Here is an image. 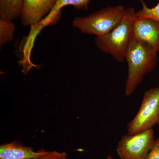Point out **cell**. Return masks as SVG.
Masks as SVG:
<instances>
[{
  "label": "cell",
  "mask_w": 159,
  "mask_h": 159,
  "mask_svg": "<svg viewBox=\"0 0 159 159\" xmlns=\"http://www.w3.org/2000/svg\"><path fill=\"white\" fill-rule=\"evenodd\" d=\"M128 76L125 94L129 97L142 83L146 74L153 70L158 61L157 52L147 43L133 38L126 51Z\"/></svg>",
  "instance_id": "obj_1"
},
{
  "label": "cell",
  "mask_w": 159,
  "mask_h": 159,
  "mask_svg": "<svg viewBox=\"0 0 159 159\" xmlns=\"http://www.w3.org/2000/svg\"><path fill=\"white\" fill-rule=\"evenodd\" d=\"M136 11L133 7L125 9L122 20L107 34L96 37L95 44L99 50L110 54L118 62L125 61L126 51L133 38Z\"/></svg>",
  "instance_id": "obj_2"
},
{
  "label": "cell",
  "mask_w": 159,
  "mask_h": 159,
  "mask_svg": "<svg viewBox=\"0 0 159 159\" xmlns=\"http://www.w3.org/2000/svg\"><path fill=\"white\" fill-rule=\"evenodd\" d=\"M125 9L121 5L109 6L84 17H77L72 25L82 33L100 37L107 34L122 20Z\"/></svg>",
  "instance_id": "obj_3"
},
{
  "label": "cell",
  "mask_w": 159,
  "mask_h": 159,
  "mask_svg": "<svg viewBox=\"0 0 159 159\" xmlns=\"http://www.w3.org/2000/svg\"><path fill=\"white\" fill-rule=\"evenodd\" d=\"M159 123V87H155L145 92L138 113L127 125V134L151 129Z\"/></svg>",
  "instance_id": "obj_4"
},
{
  "label": "cell",
  "mask_w": 159,
  "mask_h": 159,
  "mask_svg": "<svg viewBox=\"0 0 159 159\" xmlns=\"http://www.w3.org/2000/svg\"><path fill=\"white\" fill-rule=\"evenodd\" d=\"M155 140L152 128L134 134H126L118 143L117 154L121 159H147Z\"/></svg>",
  "instance_id": "obj_5"
},
{
  "label": "cell",
  "mask_w": 159,
  "mask_h": 159,
  "mask_svg": "<svg viewBox=\"0 0 159 159\" xmlns=\"http://www.w3.org/2000/svg\"><path fill=\"white\" fill-rule=\"evenodd\" d=\"M91 0H56L54 8L50 13L39 23L31 26L30 33L27 38L26 44L33 47L35 38L44 28L55 24L58 20L61 14V9L65 6H72L77 9H88Z\"/></svg>",
  "instance_id": "obj_6"
},
{
  "label": "cell",
  "mask_w": 159,
  "mask_h": 159,
  "mask_svg": "<svg viewBox=\"0 0 159 159\" xmlns=\"http://www.w3.org/2000/svg\"><path fill=\"white\" fill-rule=\"evenodd\" d=\"M56 0H24L20 17L23 25L33 26L41 21L54 8Z\"/></svg>",
  "instance_id": "obj_7"
},
{
  "label": "cell",
  "mask_w": 159,
  "mask_h": 159,
  "mask_svg": "<svg viewBox=\"0 0 159 159\" xmlns=\"http://www.w3.org/2000/svg\"><path fill=\"white\" fill-rule=\"evenodd\" d=\"M133 38L147 43L157 52L159 51V22L150 18L135 17Z\"/></svg>",
  "instance_id": "obj_8"
},
{
  "label": "cell",
  "mask_w": 159,
  "mask_h": 159,
  "mask_svg": "<svg viewBox=\"0 0 159 159\" xmlns=\"http://www.w3.org/2000/svg\"><path fill=\"white\" fill-rule=\"evenodd\" d=\"M48 152L43 149L34 151L31 147L24 146L19 142L6 143L0 146V159H32Z\"/></svg>",
  "instance_id": "obj_9"
},
{
  "label": "cell",
  "mask_w": 159,
  "mask_h": 159,
  "mask_svg": "<svg viewBox=\"0 0 159 159\" xmlns=\"http://www.w3.org/2000/svg\"><path fill=\"white\" fill-rule=\"evenodd\" d=\"M24 0H0V18L12 21L20 16Z\"/></svg>",
  "instance_id": "obj_10"
},
{
  "label": "cell",
  "mask_w": 159,
  "mask_h": 159,
  "mask_svg": "<svg viewBox=\"0 0 159 159\" xmlns=\"http://www.w3.org/2000/svg\"><path fill=\"white\" fill-rule=\"evenodd\" d=\"M15 27L11 21L0 20V44L2 46L14 38Z\"/></svg>",
  "instance_id": "obj_11"
},
{
  "label": "cell",
  "mask_w": 159,
  "mask_h": 159,
  "mask_svg": "<svg viewBox=\"0 0 159 159\" xmlns=\"http://www.w3.org/2000/svg\"><path fill=\"white\" fill-rule=\"evenodd\" d=\"M143 8L136 11V16L141 18L152 19L159 22V2L153 8H149L146 6L143 0H142Z\"/></svg>",
  "instance_id": "obj_12"
},
{
  "label": "cell",
  "mask_w": 159,
  "mask_h": 159,
  "mask_svg": "<svg viewBox=\"0 0 159 159\" xmlns=\"http://www.w3.org/2000/svg\"><path fill=\"white\" fill-rule=\"evenodd\" d=\"M67 154L65 152H58L54 151L48 152V153L42 156L32 159H67Z\"/></svg>",
  "instance_id": "obj_13"
},
{
  "label": "cell",
  "mask_w": 159,
  "mask_h": 159,
  "mask_svg": "<svg viewBox=\"0 0 159 159\" xmlns=\"http://www.w3.org/2000/svg\"><path fill=\"white\" fill-rule=\"evenodd\" d=\"M147 159H159V139H156Z\"/></svg>",
  "instance_id": "obj_14"
},
{
  "label": "cell",
  "mask_w": 159,
  "mask_h": 159,
  "mask_svg": "<svg viewBox=\"0 0 159 159\" xmlns=\"http://www.w3.org/2000/svg\"><path fill=\"white\" fill-rule=\"evenodd\" d=\"M107 159H115L113 158L110 155H108L107 156Z\"/></svg>",
  "instance_id": "obj_15"
},
{
  "label": "cell",
  "mask_w": 159,
  "mask_h": 159,
  "mask_svg": "<svg viewBox=\"0 0 159 159\" xmlns=\"http://www.w3.org/2000/svg\"><path fill=\"white\" fill-rule=\"evenodd\" d=\"M158 125H159V124H158Z\"/></svg>",
  "instance_id": "obj_16"
}]
</instances>
